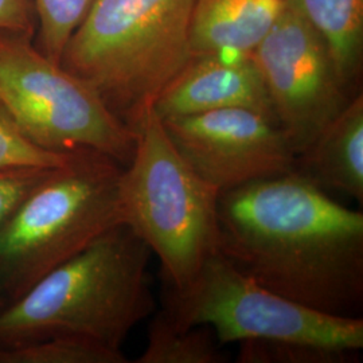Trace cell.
Returning <instances> with one entry per match:
<instances>
[{
  "mask_svg": "<svg viewBox=\"0 0 363 363\" xmlns=\"http://www.w3.org/2000/svg\"><path fill=\"white\" fill-rule=\"evenodd\" d=\"M295 171L322 190L363 202V97L357 94L315 142L296 156Z\"/></svg>",
  "mask_w": 363,
  "mask_h": 363,
  "instance_id": "12",
  "label": "cell"
},
{
  "mask_svg": "<svg viewBox=\"0 0 363 363\" xmlns=\"http://www.w3.org/2000/svg\"><path fill=\"white\" fill-rule=\"evenodd\" d=\"M196 0H94L69 39L61 65L88 81L135 130L187 65Z\"/></svg>",
  "mask_w": 363,
  "mask_h": 363,
  "instance_id": "3",
  "label": "cell"
},
{
  "mask_svg": "<svg viewBox=\"0 0 363 363\" xmlns=\"http://www.w3.org/2000/svg\"><path fill=\"white\" fill-rule=\"evenodd\" d=\"M135 151L123 169L124 222L160 262L166 286H186L218 252L220 190L183 159L150 106L139 118Z\"/></svg>",
  "mask_w": 363,
  "mask_h": 363,
  "instance_id": "5",
  "label": "cell"
},
{
  "mask_svg": "<svg viewBox=\"0 0 363 363\" xmlns=\"http://www.w3.org/2000/svg\"><path fill=\"white\" fill-rule=\"evenodd\" d=\"M123 169L101 152L72 151L0 226V289L9 303L124 222Z\"/></svg>",
  "mask_w": 363,
  "mask_h": 363,
  "instance_id": "4",
  "label": "cell"
},
{
  "mask_svg": "<svg viewBox=\"0 0 363 363\" xmlns=\"http://www.w3.org/2000/svg\"><path fill=\"white\" fill-rule=\"evenodd\" d=\"M286 0H196L190 50L194 57L213 54L250 55L286 11Z\"/></svg>",
  "mask_w": 363,
  "mask_h": 363,
  "instance_id": "11",
  "label": "cell"
},
{
  "mask_svg": "<svg viewBox=\"0 0 363 363\" xmlns=\"http://www.w3.org/2000/svg\"><path fill=\"white\" fill-rule=\"evenodd\" d=\"M226 108L253 109L276 121L267 86L250 55L194 57L154 103L160 118Z\"/></svg>",
  "mask_w": 363,
  "mask_h": 363,
  "instance_id": "10",
  "label": "cell"
},
{
  "mask_svg": "<svg viewBox=\"0 0 363 363\" xmlns=\"http://www.w3.org/2000/svg\"><path fill=\"white\" fill-rule=\"evenodd\" d=\"M57 167V166H55ZM54 167L3 166L0 167V226L26 199Z\"/></svg>",
  "mask_w": 363,
  "mask_h": 363,
  "instance_id": "19",
  "label": "cell"
},
{
  "mask_svg": "<svg viewBox=\"0 0 363 363\" xmlns=\"http://www.w3.org/2000/svg\"><path fill=\"white\" fill-rule=\"evenodd\" d=\"M323 38L337 74L351 88L363 57V0H286Z\"/></svg>",
  "mask_w": 363,
  "mask_h": 363,
  "instance_id": "13",
  "label": "cell"
},
{
  "mask_svg": "<svg viewBox=\"0 0 363 363\" xmlns=\"http://www.w3.org/2000/svg\"><path fill=\"white\" fill-rule=\"evenodd\" d=\"M123 351H112L96 343L52 337L15 345H0V363H125Z\"/></svg>",
  "mask_w": 363,
  "mask_h": 363,
  "instance_id": "15",
  "label": "cell"
},
{
  "mask_svg": "<svg viewBox=\"0 0 363 363\" xmlns=\"http://www.w3.org/2000/svg\"><path fill=\"white\" fill-rule=\"evenodd\" d=\"M218 252L259 286L313 311L362 318L363 213L292 171L222 191Z\"/></svg>",
  "mask_w": 363,
  "mask_h": 363,
  "instance_id": "1",
  "label": "cell"
},
{
  "mask_svg": "<svg viewBox=\"0 0 363 363\" xmlns=\"http://www.w3.org/2000/svg\"><path fill=\"white\" fill-rule=\"evenodd\" d=\"M38 23L40 52L61 64L73 33L82 22L94 0H31Z\"/></svg>",
  "mask_w": 363,
  "mask_h": 363,
  "instance_id": "17",
  "label": "cell"
},
{
  "mask_svg": "<svg viewBox=\"0 0 363 363\" xmlns=\"http://www.w3.org/2000/svg\"><path fill=\"white\" fill-rule=\"evenodd\" d=\"M151 255L130 225L113 226L0 311V345L73 337L121 351L155 312Z\"/></svg>",
  "mask_w": 363,
  "mask_h": 363,
  "instance_id": "2",
  "label": "cell"
},
{
  "mask_svg": "<svg viewBox=\"0 0 363 363\" xmlns=\"http://www.w3.org/2000/svg\"><path fill=\"white\" fill-rule=\"evenodd\" d=\"M0 105L42 150H91L124 167L133 155L136 133L91 84L45 55L33 38L0 33Z\"/></svg>",
  "mask_w": 363,
  "mask_h": 363,
  "instance_id": "6",
  "label": "cell"
},
{
  "mask_svg": "<svg viewBox=\"0 0 363 363\" xmlns=\"http://www.w3.org/2000/svg\"><path fill=\"white\" fill-rule=\"evenodd\" d=\"M250 57L267 86L276 121L296 156L354 97L339 77L323 38L289 4Z\"/></svg>",
  "mask_w": 363,
  "mask_h": 363,
  "instance_id": "8",
  "label": "cell"
},
{
  "mask_svg": "<svg viewBox=\"0 0 363 363\" xmlns=\"http://www.w3.org/2000/svg\"><path fill=\"white\" fill-rule=\"evenodd\" d=\"M240 363H352L359 351L345 350L291 340L253 339L240 342Z\"/></svg>",
  "mask_w": 363,
  "mask_h": 363,
  "instance_id": "16",
  "label": "cell"
},
{
  "mask_svg": "<svg viewBox=\"0 0 363 363\" xmlns=\"http://www.w3.org/2000/svg\"><path fill=\"white\" fill-rule=\"evenodd\" d=\"M162 121L183 159L220 193L295 171L286 133L257 111L226 108Z\"/></svg>",
  "mask_w": 363,
  "mask_h": 363,
  "instance_id": "9",
  "label": "cell"
},
{
  "mask_svg": "<svg viewBox=\"0 0 363 363\" xmlns=\"http://www.w3.org/2000/svg\"><path fill=\"white\" fill-rule=\"evenodd\" d=\"M35 19L31 0H0V33L33 38Z\"/></svg>",
  "mask_w": 363,
  "mask_h": 363,
  "instance_id": "20",
  "label": "cell"
},
{
  "mask_svg": "<svg viewBox=\"0 0 363 363\" xmlns=\"http://www.w3.org/2000/svg\"><path fill=\"white\" fill-rule=\"evenodd\" d=\"M69 156L42 150L26 139L11 117L0 105V167L3 166H43L55 167Z\"/></svg>",
  "mask_w": 363,
  "mask_h": 363,
  "instance_id": "18",
  "label": "cell"
},
{
  "mask_svg": "<svg viewBox=\"0 0 363 363\" xmlns=\"http://www.w3.org/2000/svg\"><path fill=\"white\" fill-rule=\"evenodd\" d=\"M208 325L178 328L163 311L148 327V343L136 363H223L228 355Z\"/></svg>",
  "mask_w": 363,
  "mask_h": 363,
  "instance_id": "14",
  "label": "cell"
},
{
  "mask_svg": "<svg viewBox=\"0 0 363 363\" xmlns=\"http://www.w3.org/2000/svg\"><path fill=\"white\" fill-rule=\"evenodd\" d=\"M7 304H9V301H7V298L3 295V292H1V289H0V311H1Z\"/></svg>",
  "mask_w": 363,
  "mask_h": 363,
  "instance_id": "21",
  "label": "cell"
},
{
  "mask_svg": "<svg viewBox=\"0 0 363 363\" xmlns=\"http://www.w3.org/2000/svg\"><path fill=\"white\" fill-rule=\"evenodd\" d=\"M178 328L210 327L220 345L253 339L363 349V318H337L283 298L238 271L220 252L182 288L166 286L163 308Z\"/></svg>",
  "mask_w": 363,
  "mask_h": 363,
  "instance_id": "7",
  "label": "cell"
}]
</instances>
